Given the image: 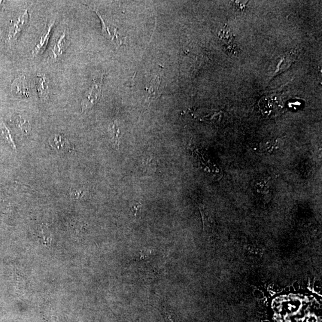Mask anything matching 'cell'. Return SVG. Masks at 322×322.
Wrapping results in <instances>:
<instances>
[{
  "mask_svg": "<svg viewBox=\"0 0 322 322\" xmlns=\"http://www.w3.org/2000/svg\"><path fill=\"white\" fill-rule=\"evenodd\" d=\"M102 80L95 81L89 90L85 93L81 103L82 112L86 111L98 102L102 94Z\"/></svg>",
  "mask_w": 322,
  "mask_h": 322,
  "instance_id": "cell-1",
  "label": "cell"
},
{
  "mask_svg": "<svg viewBox=\"0 0 322 322\" xmlns=\"http://www.w3.org/2000/svg\"><path fill=\"white\" fill-rule=\"evenodd\" d=\"M28 10H26L21 16L17 18L16 20L12 22L10 28H9L7 41L10 42L16 41L23 30L28 25Z\"/></svg>",
  "mask_w": 322,
  "mask_h": 322,
  "instance_id": "cell-2",
  "label": "cell"
},
{
  "mask_svg": "<svg viewBox=\"0 0 322 322\" xmlns=\"http://www.w3.org/2000/svg\"><path fill=\"white\" fill-rule=\"evenodd\" d=\"M50 147L60 153H71L75 151L74 146L62 134H54L48 140Z\"/></svg>",
  "mask_w": 322,
  "mask_h": 322,
  "instance_id": "cell-3",
  "label": "cell"
},
{
  "mask_svg": "<svg viewBox=\"0 0 322 322\" xmlns=\"http://www.w3.org/2000/svg\"><path fill=\"white\" fill-rule=\"evenodd\" d=\"M11 92L14 96L28 98L30 95L29 84L25 76L15 78L11 85Z\"/></svg>",
  "mask_w": 322,
  "mask_h": 322,
  "instance_id": "cell-4",
  "label": "cell"
},
{
  "mask_svg": "<svg viewBox=\"0 0 322 322\" xmlns=\"http://www.w3.org/2000/svg\"><path fill=\"white\" fill-rule=\"evenodd\" d=\"M56 23V19H53L50 21L48 24L46 31L41 36L40 38L39 39L37 43L36 44L35 46L33 48L32 51L33 56L36 57L43 53L44 51L46 49L48 42L51 37V33L53 32V27L54 24Z\"/></svg>",
  "mask_w": 322,
  "mask_h": 322,
  "instance_id": "cell-5",
  "label": "cell"
},
{
  "mask_svg": "<svg viewBox=\"0 0 322 322\" xmlns=\"http://www.w3.org/2000/svg\"><path fill=\"white\" fill-rule=\"evenodd\" d=\"M35 81L39 98L44 101L47 100L49 97L50 83L46 75L38 74Z\"/></svg>",
  "mask_w": 322,
  "mask_h": 322,
  "instance_id": "cell-6",
  "label": "cell"
},
{
  "mask_svg": "<svg viewBox=\"0 0 322 322\" xmlns=\"http://www.w3.org/2000/svg\"><path fill=\"white\" fill-rule=\"evenodd\" d=\"M69 42L66 38L65 32H63L60 37L57 39L54 46L51 51V59L54 60L58 59L65 54V51L68 48Z\"/></svg>",
  "mask_w": 322,
  "mask_h": 322,
  "instance_id": "cell-7",
  "label": "cell"
},
{
  "mask_svg": "<svg viewBox=\"0 0 322 322\" xmlns=\"http://www.w3.org/2000/svg\"><path fill=\"white\" fill-rule=\"evenodd\" d=\"M161 80L159 77H157L149 83L146 90L147 91V102L150 103L154 100L158 99L161 96Z\"/></svg>",
  "mask_w": 322,
  "mask_h": 322,
  "instance_id": "cell-8",
  "label": "cell"
},
{
  "mask_svg": "<svg viewBox=\"0 0 322 322\" xmlns=\"http://www.w3.org/2000/svg\"><path fill=\"white\" fill-rule=\"evenodd\" d=\"M0 129H1L2 135L6 141L8 142V144L11 146V147L13 150H14L16 153L17 149L16 145L14 141L13 136H12L11 130L8 128V127L6 125L4 121L1 119H0Z\"/></svg>",
  "mask_w": 322,
  "mask_h": 322,
  "instance_id": "cell-9",
  "label": "cell"
},
{
  "mask_svg": "<svg viewBox=\"0 0 322 322\" xmlns=\"http://www.w3.org/2000/svg\"><path fill=\"white\" fill-rule=\"evenodd\" d=\"M15 124L24 135H28L29 131L31 130V126L29 121L24 120L21 116H18L15 118Z\"/></svg>",
  "mask_w": 322,
  "mask_h": 322,
  "instance_id": "cell-10",
  "label": "cell"
},
{
  "mask_svg": "<svg viewBox=\"0 0 322 322\" xmlns=\"http://www.w3.org/2000/svg\"><path fill=\"white\" fill-rule=\"evenodd\" d=\"M110 129L112 136H113L115 144H116L117 146L119 145V138L120 133L116 121H114L113 123L111 124Z\"/></svg>",
  "mask_w": 322,
  "mask_h": 322,
  "instance_id": "cell-11",
  "label": "cell"
},
{
  "mask_svg": "<svg viewBox=\"0 0 322 322\" xmlns=\"http://www.w3.org/2000/svg\"><path fill=\"white\" fill-rule=\"evenodd\" d=\"M84 195V191L82 189H79V188L72 189L70 192V196L74 199H81Z\"/></svg>",
  "mask_w": 322,
  "mask_h": 322,
  "instance_id": "cell-12",
  "label": "cell"
},
{
  "mask_svg": "<svg viewBox=\"0 0 322 322\" xmlns=\"http://www.w3.org/2000/svg\"><path fill=\"white\" fill-rule=\"evenodd\" d=\"M294 288L295 290H297V291L299 290V284H298L297 283L295 284L294 285Z\"/></svg>",
  "mask_w": 322,
  "mask_h": 322,
  "instance_id": "cell-13",
  "label": "cell"
},
{
  "mask_svg": "<svg viewBox=\"0 0 322 322\" xmlns=\"http://www.w3.org/2000/svg\"><path fill=\"white\" fill-rule=\"evenodd\" d=\"M168 320H169V322H173L172 320H171V318H170V317H168Z\"/></svg>",
  "mask_w": 322,
  "mask_h": 322,
  "instance_id": "cell-14",
  "label": "cell"
},
{
  "mask_svg": "<svg viewBox=\"0 0 322 322\" xmlns=\"http://www.w3.org/2000/svg\"><path fill=\"white\" fill-rule=\"evenodd\" d=\"M2 1H0V5L2 4Z\"/></svg>",
  "mask_w": 322,
  "mask_h": 322,
  "instance_id": "cell-15",
  "label": "cell"
}]
</instances>
